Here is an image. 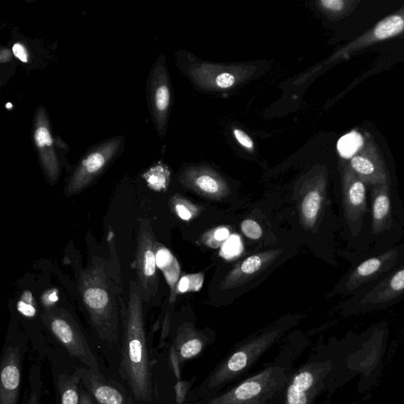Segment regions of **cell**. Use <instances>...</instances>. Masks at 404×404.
Listing matches in <instances>:
<instances>
[{
  "label": "cell",
  "instance_id": "25",
  "mask_svg": "<svg viewBox=\"0 0 404 404\" xmlns=\"http://www.w3.org/2000/svg\"><path fill=\"white\" fill-rule=\"evenodd\" d=\"M204 281L202 274L187 275L180 278L175 288V295L177 293H187L191 292H198L201 290Z\"/></svg>",
  "mask_w": 404,
  "mask_h": 404
},
{
  "label": "cell",
  "instance_id": "18",
  "mask_svg": "<svg viewBox=\"0 0 404 404\" xmlns=\"http://www.w3.org/2000/svg\"><path fill=\"white\" fill-rule=\"evenodd\" d=\"M324 196L319 189L312 190L303 198L301 212L303 222L308 226H313L320 212Z\"/></svg>",
  "mask_w": 404,
  "mask_h": 404
},
{
  "label": "cell",
  "instance_id": "36",
  "mask_svg": "<svg viewBox=\"0 0 404 404\" xmlns=\"http://www.w3.org/2000/svg\"><path fill=\"white\" fill-rule=\"evenodd\" d=\"M234 83H235V77L229 73L219 75L217 79V86L223 89L232 87Z\"/></svg>",
  "mask_w": 404,
  "mask_h": 404
},
{
  "label": "cell",
  "instance_id": "37",
  "mask_svg": "<svg viewBox=\"0 0 404 404\" xmlns=\"http://www.w3.org/2000/svg\"><path fill=\"white\" fill-rule=\"evenodd\" d=\"M234 134H235V137L241 145L246 148H249V150L250 148H253V141L244 131L236 129L234 131Z\"/></svg>",
  "mask_w": 404,
  "mask_h": 404
},
{
  "label": "cell",
  "instance_id": "33",
  "mask_svg": "<svg viewBox=\"0 0 404 404\" xmlns=\"http://www.w3.org/2000/svg\"><path fill=\"white\" fill-rule=\"evenodd\" d=\"M320 4L326 10L337 13L344 10L347 2L344 0H322Z\"/></svg>",
  "mask_w": 404,
  "mask_h": 404
},
{
  "label": "cell",
  "instance_id": "32",
  "mask_svg": "<svg viewBox=\"0 0 404 404\" xmlns=\"http://www.w3.org/2000/svg\"><path fill=\"white\" fill-rule=\"evenodd\" d=\"M247 356L244 352H238L230 359L229 361V368L233 372H238L246 366Z\"/></svg>",
  "mask_w": 404,
  "mask_h": 404
},
{
  "label": "cell",
  "instance_id": "39",
  "mask_svg": "<svg viewBox=\"0 0 404 404\" xmlns=\"http://www.w3.org/2000/svg\"><path fill=\"white\" fill-rule=\"evenodd\" d=\"M80 404H96L92 397L82 385L81 386V403Z\"/></svg>",
  "mask_w": 404,
  "mask_h": 404
},
{
  "label": "cell",
  "instance_id": "24",
  "mask_svg": "<svg viewBox=\"0 0 404 404\" xmlns=\"http://www.w3.org/2000/svg\"><path fill=\"white\" fill-rule=\"evenodd\" d=\"M170 207L176 216L184 222H190L193 219L198 212L195 204H191L183 197L176 195L170 200Z\"/></svg>",
  "mask_w": 404,
  "mask_h": 404
},
{
  "label": "cell",
  "instance_id": "30",
  "mask_svg": "<svg viewBox=\"0 0 404 404\" xmlns=\"http://www.w3.org/2000/svg\"><path fill=\"white\" fill-rule=\"evenodd\" d=\"M202 343L198 339H191L184 344L180 349V356L184 359H190L196 356L202 350Z\"/></svg>",
  "mask_w": 404,
  "mask_h": 404
},
{
  "label": "cell",
  "instance_id": "6",
  "mask_svg": "<svg viewBox=\"0 0 404 404\" xmlns=\"http://www.w3.org/2000/svg\"><path fill=\"white\" fill-rule=\"evenodd\" d=\"M82 386L96 404H143L138 402L124 386L105 377L103 372L80 366L77 367Z\"/></svg>",
  "mask_w": 404,
  "mask_h": 404
},
{
  "label": "cell",
  "instance_id": "8",
  "mask_svg": "<svg viewBox=\"0 0 404 404\" xmlns=\"http://www.w3.org/2000/svg\"><path fill=\"white\" fill-rule=\"evenodd\" d=\"M25 351L16 343L6 344L1 361L0 404H18Z\"/></svg>",
  "mask_w": 404,
  "mask_h": 404
},
{
  "label": "cell",
  "instance_id": "12",
  "mask_svg": "<svg viewBox=\"0 0 404 404\" xmlns=\"http://www.w3.org/2000/svg\"><path fill=\"white\" fill-rule=\"evenodd\" d=\"M397 258L398 250H394L364 261L351 273L346 283V290L352 293L367 282L378 278L393 267Z\"/></svg>",
  "mask_w": 404,
  "mask_h": 404
},
{
  "label": "cell",
  "instance_id": "15",
  "mask_svg": "<svg viewBox=\"0 0 404 404\" xmlns=\"http://www.w3.org/2000/svg\"><path fill=\"white\" fill-rule=\"evenodd\" d=\"M404 295V267L366 295L360 303L380 304L392 302Z\"/></svg>",
  "mask_w": 404,
  "mask_h": 404
},
{
  "label": "cell",
  "instance_id": "9",
  "mask_svg": "<svg viewBox=\"0 0 404 404\" xmlns=\"http://www.w3.org/2000/svg\"><path fill=\"white\" fill-rule=\"evenodd\" d=\"M344 214L351 231L356 236L363 224L366 211V183L349 167L343 180Z\"/></svg>",
  "mask_w": 404,
  "mask_h": 404
},
{
  "label": "cell",
  "instance_id": "1",
  "mask_svg": "<svg viewBox=\"0 0 404 404\" xmlns=\"http://www.w3.org/2000/svg\"><path fill=\"white\" fill-rule=\"evenodd\" d=\"M95 258L81 274L79 290L99 340L111 347L119 343L120 322L126 306L122 301L119 268Z\"/></svg>",
  "mask_w": 404,
  "mask_h": 404
},
{
  "label": "cell",
  "instance_id": "7",
  "mask_svg": "<svg viewBox=\"0 0 404 404\" xmlns=\"http://www.w3.org/2000/svg\"><path fill=\"white\" fill-rule=\"evenodd\" d=\"M33 140L40 165L48 180L52 182H58L60 175L58 155L55 151L48 112L42 105L39 106L34 115Z\"/></svg>",
  "mask_w": 404,
  "mask_h": 404
},
{
  "label": "cell",
  "instance_id": "27",
  "mask_svg": "<svg viewBox=\"0 0 404 404\" xmlns=\"http://www.w3.org/2000/svg\"><path fill=\"white\" fill-rule=\"evenodd\" d=\"M263 258H261L260 255H253L243 261L239 267L240 273L249 275L258 272L263 264Z\"/></svg>",
  "mask_w": 404,
  "mask_h": 404
},
{
  "label": "cell",
  "instance_id": "4",
  "mask_svg": "<svg viewBox=\"0 0 404 404\" xmlns=\"http://www.w3.org/2000/svg\"><path fill=\"white\" fill-rule=\"evenodd\" d=\"M124 146V138L118 136L104 141L88 153L70 177L65 189L66 195L79 194L89 186L118 157Z\"/></svg>",
  "mask_w": 404,
  "mask_h": 404
},
{
  "label": "cell",
  "instance_id": "22",
  "mask_svg": "<svg viewBox=\"0 0 404 404\" xmlns=\"http://www.w3.org/2000/svg\"><path fill=\"white\" fill-rule=\"evenodd\" d=\"M30 393L27 404H41L42 387L40 364L38 361L31 366L29 373Z\"/></svg>",
  "mask_w": 404,
  "mask_h": 404
},
{
  "label": "cell",
  "instance_id": "17",
  "mask_svg": "<svg viewBox=\"0 0 404 404\" xmlns=\"http://www.w3.org/2000/svg\"><path fill=\"white\" fill-rule=\"evenodd\" d=\"M155 261L157 266L164 274L167 283L171 288V302L175 299V288L179 282L180 266L178 261L167 248L160 244H155Z\"/></svg>",
  "mask_w": 404,
  "mask_h": 404
},
{
  "label": "cell",
  "instance_id": "20",
  "mask_svg": "<svg viewBox=\"0 0 404 404\" xmlns=\"http://www.w3.org/2000/svg\"><path fill=\"white\" fill-rule=\"evenodd\" d=\"M144 179L148 187L157 192L165 191L169 185L170 172L163 165L153 166L144 174Z\"/></svg>",
  "mask_w": 404,
  "mask_h": 404
},
{
  "label": "cell",
  "instance_id": "35",
  "mask_svg": "<svg viewBox=\"0 0 404 404\" xmlns=\"http://www.w3.org/2000/svg\"><path fill=\"white\" fill-rule=\"evenodd\" d=\"M12 53L20 61L23 62L29 61V53H28L26 46L20 43V42H17V43L13 45Z\"/></svg>",
  "mask_w": 404,
  "mask_h": 404
},
{
  "label": "cell",
  "instance_id": "23",
  "mask_svg": "<svg viewBox=\"0 0 404 404\" xmlns=\"http://www.w3.org/2000/svg\"><path fill=\"white\" fill-rule=\"evenodd\" d=\"M195 187L201 193L208 195V197L217 198L222 197L224 190L214 177L209 175H202L197 177L195 181Z\"/></svg>",
  "mask_w": 404,
  "mask_h": 404
},
{
  "label": "cell",
  "instance_id": "31",
  "mask_svg": "<svg viewBox=\"0 0 404 404\" xmlns=\"http://www.w3.org/2000/svg\"><path fill=\"white\" fill-rule=\"evenodd\" d=\"M241 242L239 236H233L226 241L223 247L225 256L234 257L241 252Z\"/></svg>",
  "mask_w": 404,
  "mask_h": 404
},
{
  "label": "cell",
  "instance_id": "11",
  "mask_svg": "<svg viewBox=\"0 0 404 404\" xmlns=\"http://www.w3.org/2000/svg\"><path fill=\"white\" fill-rule=\"evenodd\" d=\"M350 168L365 183L375 186L390 181L386 168L371 141L350 160Z\"/></svg>",
  "mask_w": 404,
  "mask_h": 404
},
{
  "label": "cell",
  "instance_id": "29",
  "mask_svg": "<svg viewBox=\"0 0 404 404\" xmlns=\"http://www.w3.org/2000/svg\"><path fill=\"white\" fill-rule=\"evenodd\" d=\"M241 229H242L246 236L254 240L259 239L263 234L260 225L253 219H246L241 224Z\"/></svg>",
  "mask_w": 404,
  "mask_h": 404
},
{
  "label": "cell",
  "instance_id": "38",
  "mask_svg": "<svg viewBox=\"0 0 404 404\" xmlns=\"http://www.w3.org/2000/svg\"><path fill=\"white\" fill-rule=\"evenodd\" d=\"M229 235L230 232L229 229L219 228L215 231L214 236L218 242H223V241L229 239Z\"/></svg>",
  "mask_w": 404,
  "mask_h": 404
},
{
  "label": "cell",
  "instance_id": "10",
  "mask_svg": "<svg viewBox=\"0 0 404 404\" xmlns=\"http://www.w3.org/2000/svg\"><path fill=\"white\" fill-rule=\"evenodd\" d=\"M165 69L160 62L153 67L148 80V102L150 104L153 121L159 132L165 122L171 101V93L165 77Z\"/></svg>",
  "mask_w": 404,
  "mask_h": 404
},
{
  "label": "cell",
  "instance_id": "19",
  "mask_svg": "<svg viewBox=\"0 0 404 404\" xmlns=\"http://www.w3.org/2000/svg\"><path fill=\"white\" fill-rule=\"evenodd\" d=\"M314 378L310 372L297 375L292 386L289 387L288 400L289 404H307V394L313 385Z\"/></svg>",
  "mask_w": 404,
  "mask_h": 404
},
{
  "label": "cell",
  "instance_id": "26",
  "mask_svg": "<svg viewBox=\"0 0 404 404\" xmlns=\"http://www.w3.org/2000/svg\"><path fill=\"white\" fill-rule=\"evenodd\" d=\"M17 307L19 313L26 317L33 318L37 315L36 303L29 290H26L21 296Z\"/></svg>",
  "mask_w": 404,
  "mask_h": 404
},
{
  "label": "cell",
  "instance_id": "13",
  "mask_svg": "<svg viewBox=\"0 0 404 404\" xmlns=\"http://www.w3.org/2000/svg\"><path fill=\"white\" fill-rule=\"evenodd\" d=\"M404 31V9L381 21L371 31L351 42L344 49V53L349 56L359 49L364 48L382 40L392 38Z\"/></svg>",
  "mask_w": 404,
  "mask_h": 404
},
{
  "label": "cell",
  "instance_id": "28",
  "mask_svg": "<svg viewBox=\"0 0 404 404\" xmlns=\"http://www.w3.org/2000/svg\"><path fill=\"white\" fill-rule=\"evenodd\" d=\"M261 387L256 381H248L236 390V396L240 400L251 398L258 394Z\"/></svg>",
  "mask_w": 404,
  "mask_h": 404
},
{
  "label": "cell",
  "instance_id": "5",
  "mask_svg": "<svg viewBox=\"0 0 404 404\" xmlns=\"http://www.w3.org/2000/svg\"><path fill=\"white\" fill-rule=\"evenodd\" d=\"M155 244L157 241L150 222L143 219L141 222L138 236L134 265L137 271L141 295L146 302L151 301L157 295L158 290Z\"/></svg>",
  "mask_w": 404,
  "mask_h": 404
},
{
  "label": "cell",
  "instance_id": "2",
  "mask_svg": "<svg viewBox=\"0 0 404 404\" xmlns=\"http://www.w3.org/2000/svg\"><path fill=\"white\" fill-rule=\"evenodd\" d=\"M119 373L134 399L152 400L153 382L143 310V297L136 282L130 283L129 304L123 316Z\"/></svg>",
  "mask_w": 404,
  "mask_h": 404
},
{
  "label": "cell",
  "instance_id": "34",
  "mask_svg": "<svg viewBox=\"0 0 404 404\" xmlns=\"http://www.w3.org/2000/svg\"><path fill=\"white\" fill-rule=\"evenodd\" d=\"M59 300L58 290H48V292L43 294L41 297L42 304H43L45 309H49L55 307V304Z\"/></svg>",
  "mask_w": 404,
  "mask_h": 404
},
{
  "label": "cell",
  "instance_id": "14",
  "mask_svg": "<svg viewBox=\"0 0 404 404\" xmlns=\"http://www.w3.org/2000/svg\"><path fill=\"white\" fill-rule=\"evenodd\" d=\"M373 187L372 233L377 236L389 229L392 223L390 181Z\"/></svg>",
  "mask_w": 404,
  "mask_h": 404
},
{
  "label": "cell",
  "instance_id": "16",
  "mask_svg": "<svg viewBox=\"0 0 404 404\" xmlns=\"http://www.w3.org/2000/svg\"><path fill=\"white\" fill-rule=\"evenodd\" d=\"M56 404L81 403V376L79 371L54 376Z\"/></svg>",
  "mask_w": 404,
  "mask_h": 404
},
{
  "label": "cell",
  "instance_id": "40",
  "mask_svg": "<svg viewBox=\"0 0 404 404\" xmlns=\"http://www.w3.org/2000/svg\"><path fill=\"white\" fill-rule=\"evenodd\" d=\"M1 58L2 62H9L11 60V53L9 49L2 48L1 58Z\"/></svg>",
  "mask_w": 404,
  "mask_h": 404
},
{
  "label": "cell",
  "instance_id": "3",
  "mask_svg": "<svg viewBox=\"0 0 404 404\" xmlns=\"http://www.w3.org/2000/svg\"><path fill=\"white\" fill-rule=\"evenodd\" d=\"M41 319L70 356L79 360L84 367L102 372L96 351L72 314L65 309L54 307L45 309Z\"/></svg>",
  "mask_w": 404,
  "mask_h": 404
},
{
  "label": "cell",
  "instance_id": "21",
  "mask_svg": "<svg viewBox=\"0 0 404 404\" xmlns=\"http://www.w3.org/2000/svg\"><path fill=\"white\" fill-rule=\"evenodd\" d=\"M365 144V140L359 132L352 131L345 134L337 144L338 151L343 158H351L359 153Z\"/></svg>",
  "mask_w": 404,
  "mask_h": 404
}]
</instances>
